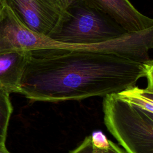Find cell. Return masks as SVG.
I'll use <instances>...</instances> for the list:
<instances>
[{"mask_svg": "<svg viewBox=\"0 0 153 153\" xmlns=\"http://www.w3.org/2000/svg\"><path fill=\"white\" fill-rule=\"evenodd\" d=\"M153 61L112 48H44L29 51L20 94L57 102L105 96L146 78L153 85Z\"/></svg>", "mask_w": 153, "mask_h": 153, "instance_id": "6da1fadb", "label": "cell"}, {"mask_svg": "<svg viewBox=\"0 0 153 153\" xmlns=\"http://www.w3.org/2000/svg\"><path fill=\"white\" fill-rule=\"evenodd\" d=\"M103 111L107 128L127 153H153V87L108 94Z\"/></svg>", "mask_w": 153, "mask_h": 153, "instance_id": "7a4b0ae2", "label": "cell"}, {"mask_svg": "<svg viewBox=\"0 0 153 153\" xmlns=\"http://www.w3.org/2000/svg\"><path fill=\"white\" fill-rule=\"evenodd\" d=\"M127 32L109 16L81 0L65 10L61 23L50 38L69 45H90L119 38Z\"/></svg>", "mask_w": 153, "mask_h": 153, "instance_id": "3957f363", "label": "cell"}, {"mask_svg": "<svg viewBox=\"0 0 153 153\" xmlns=\"http://www.w3.org/2000/svg\"><path fill=\"white\" fill-rule=\"evenodd\" d=\"M28 29L50 37L59 27L65 10L51 0H0Z\"/></svg>", "mask_w": 153, "mask_h": 153, "instance_id": "277c9868", "label": "cell"}, {"mask_svg": "<svg viewBox=\"0 0 153 153\" xmlns=\"http://www.w3.org/2000/svg\"><path fill=\"white\" fill-rule=\"evenodd\" d=\"M109 16L127 33L153 27V20L138 11L129 0H81Z\"/></svg>", "mask_w": 153, "mask_h": 153, "instance_id": "5b68a950", "label": "cell"}, {"mask_svg": "<svg viewBox=\"0 0 153 153\" xmlns=\"http://www.w3.org/2000/svg\"><path fill=\"white\" fill-rule=\"evenodd\" d=\"M29 51L0 54V90L8 94L20 93L22 78L28 60Z\"/></svg>", "mask_w": 153, "mask_h": 153, "instance_id": "8992f818", "label": "cell"}, {"mask_svg": "<svg viewBox=\"0 0 153 153\" xmlns=\"http://www.w3.org/2000/svg\"><path fill=\"white\" fill-rule=\"evenodd\" d=\"M10 94L0 90V149L5 147L9 121L13 112Z\"/></svg>", "mask_w": 153, "mask_h": 153, "instance_id": "52a82bcc", "label": "cell"}, {"mask_svg": "<svg viewBox=\"0 0 153 153\" xmlns=\"http://www.w3.org/2000/svg\"><path fill=\"white\" fill-rule=\"evenodd\" d=\"M69 153H127L120 148L112 141L107 148H97L94 146L91 141L90 136L86 137L83 142Z\"/></svg>", "mask_w": 153, "mask_h": 153, "instance_id": "ba28073f", "label": "cell"}, {"mask_svg": "<svg viewBox=\"0 0 153 153\" xmlns=\"http://www.w3.org/2000/svg\"><path fill=\"white\" fill-rule=\"evenodd\" d=\"M91 141L94 146L97 148H107L109 146V141L101 131H93L90 135Z\"/></svg>", "mask_w": 153, "mask_h": 153, "instance_id": "9c48e42d", "label": "cell"}, {"mask_svg": "<svg viewBox=\"0 0 153 153\" xmlns=\"http://www.w3.org/2000/svg\"><path fill=\"white\" fill-rule=\"evenodd\" d=\"M53 2H54L56 4L59 5L62 8L65 10L66 9V5L63 1V0H51Z\"/></svg>", "mask_w": 153, "mask_h": 153, "instance_id": "30bf717a", "label": "cell"}, {"mask_svg": "<svg viewBox=\"0 0 153 153\" xmlns=\"http://www.w3.org/2000/svg\"><path fill=\"white\" fill-rule=\"evenodd\" d=\"M0 153H11V152H10L6 148H4L0 149Z\"/></svg>", "mask_w": 153, "mask_h": 153, "instance_id": "8fae6325", "label": "cell"}, {"mask_svg": "<svg viewBox=\"0 0 153 153\" xmlns=\"http://www.w3.org/2000/svg\"><path fill=\"white\" fill-rule=\"evenodd\" d=\"M74 1V0H63L65 4V5H66V7H67L68 5L69 4V3H70L71 2H72V1Z\"/></svg>", "mask_w": 153, "mask_h": 153, "instance_id": "7c38bea8", "label": "cell"}, {"mask_svg": "<svg viewBox=\"0 0 153 153\" xmlns=\"http://www.w3.org/2000/svg\"><path fill=\"white\" fill-rule=\"evenodd\" d=\"M0 10H1V5H0Z\"/></svg>", "mask_w": 153, "mask_h": 153, "instance_id": "4fadbf2b", "label": "cell"}]
</instances>
